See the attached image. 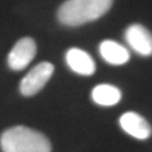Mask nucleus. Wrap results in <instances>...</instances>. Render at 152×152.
Instances as JSON below:
<instances>
[{
	"mask_svg": "<svg viewBox=\"0 0 152 152\" xmlns=\"http://www.w3.org/2000/svg\"><path fill=\"white\" fill-rule=\"evenodd\" d=\"M98 51L104 62L112 66H123L131 60L129 50L114 39H103L99 43Z\"/></svg>",
	"mask_w": 152,
	"mask_h": 152,
	"instance_id": "6e6552de",
	"label": "nucleus"
},
{
	"mask_svg": "<svg viewBox=\"0 0 152 152\" xmlns=\"http://www.w3.org/2000/svg\"><path fill=\"white\" fill-rule=\"evenodd\" d=\"M37 55V43L32 37H23L13 46L7 58L12 71H22L29 65Z\"/></svg>",
	"mask_w": 152,
	"mask_h": 152,
	"instance_id": "20e7f679",
	"label": "nucleus"
},
{
	"mask_svg": "<svg viewBox=\"0 0 152 152\" xmlns=\"http://www.w3.org/2000/svg\"><path fill=\"white\" fill-rule=\"evenodd\" d=\"M122 90L113 84L103 83L95 85L91 90V100L99 107H114L122 100Z\"/></svg>",
	"mask_w": 152,
	"mask_h": 152,
	"instance_id": "1a4fd4ad",
	"label": "nucleus"
},
{
	"mask_svg": "<svg viewBox=\"0 0 152 152\" xmlns=\"http://www.w3.org/2000/svg\"><path fill=\"white\" fill-rule=\"evenodd\" d=\"M65 62L72 72L81 76H91L96 71V64L91 55L79 47H71L66 51Z\"/></svg>",
	"mask_w": 152,
	"mask_h": 152,
	"instance_id": "0eeeda50",
	"label": "nucleus"
},
{
	"mask_svg": "<svg viewBox=\"0 0 152 152\" xmlns=\"http://www.w3.org/2000/svg\"><path fill=\"white\" fill-rule=\"evenodd\" d=\"M53 72L55 66L51 62H48V61L39 62L28 71V74L20 80L19 91L23 96H34L47 85Z\"/></svg>",
	"mask_w": 152,
	"mask_h": 152,
	"instance_id": "7ed1b4c3",
	"label": "nucleus"
},
{
	"mask_svg": "<svg viewBox=\"0 0 152 152\" xmlns=\"http://www.w3.org/2000/svg\"><path fill=\"white\" fill-rule=\"evenodd\" d=\"M124 39L132 51L142 57L152 56V32L140 23H133L124 31Z\"/></svg>",
	"mask_w": 152,
	"mask_h": 152,
	"instance_id": "423d86ee",
	"label": "nucleus"
},
{
	"mask_svg": "<svg viewBox=\"0 0 152 152\" xmlns=\"http://www.w3.org/2000/svg\"><path fill=\"white\" fill-rule=\"evenodd\" d=\"M119 128L137 141H147L152 136V126L150 122L134 110L124 112L118 119Z\"/></svg>",
	"mask_w": 152,
	"mask_h": 152,
	"instance_id": "39448f33",
	"label": "nucleus"
},
{
	"mask_svg": "<svg viewBox=\"0 0 152 152\" xmlns=\"http://www.w3.org/2000/svg\"><path fill=\"white\" fill-rule=\"evenodd\" d=\"M114 0H66L57 10V20L65 27H80L95 22L110 10Z\"/></svg>",
	"mask_w": 152,
	"mask_h": 152,
	"instance_id": "f257e3e1",
	"label": "nucleus"
},
{
	"mask_svg": "<svg viewBox=\"0 0 152 152\" xmlns=\"http://www.w3.org/2000/svg\"><path fill=\"white\" fill-rule=\"evenodd\" d=\"M3 152H52V145L42 132L26 126L5 129L0 136Z\"/></svg>",
	"mask_w": 152,
	"mask_h": 152,
	"instance_id": "f03ea898",
	"label": "nucleus"
}]
</instances>
